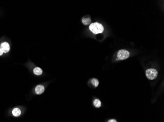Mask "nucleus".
<instances>
[{
    "label": "nucleus",
    "mask_w": 164,
    "mask_h": 122,
    "mask_svg": "<svg viewBox=\"0 0 164 122\" xmlns=\"http://www.w3.org/2000/svg\"><path fill=\"white\" fill-rule=\"evenodd\" d=\"M91 82L93 84V85L96 87L99 85V81L96 79H92L91 80Z\"/></svg>",
    "instance_id": "obj_10"
},
{
    "label": "nucleus",
    "mask_w": 164,
    "mask_h": 122,
    "mask_svg": "<svg viewBox=\"0 0 164 122\" xmlns=\"http://www.w3.org/2000/svg\"><path fill=\"white\" fill-rule=\"evenodd\" d=\"M35 91L37 94H41L44 91V87L42 85H38L36 87Z\"/></svg>",
    "instance_id": "obj_5"
},
{
    "label": "nucleus",
    "mask_w": 164,
    "mask_h": 122,
    "mask_svg": "<svg viewBox=\"0 0 164 122\" xmlns=\"http://www.w3.org/2000/svg\"><path fill=\"white\" fill-rule=\"evenodd\" d=\"M130 56V53L125 49H121L118 52V57L120 60H123L127 59Z\"/></svg>",
    "instance_id": "obj_3"
},
{
    "label": "nucleus",
    "mask_w": 164,
    "mask_h": 122,
    "mask_svg": "<svg viewBox=\"0 0 164 122\" xmlns=\"http://www.w3.org/2000/svg\"><path fill=\"white\" fill-rule=\"evenodd\" d=\"M108 122H117L114 119H112V120H110Z\"/></svg>",
    "instance_id": "obj_11"
},
{
    "label": "nucleus",
    "mask_w": 164,
    "mask_h": 122,
    "mask_svg": "<svg viewBox=\"0 0 164 122\" xmlns=\"http://www.w3.org/2000/svg\"><path fill=\"white\" fill-rule=\"evenodd\" d=\"M12 114L15 117H18L21 114V110L18 108H15L12 110Z\"/></svg>",
    "instance_id": "obj_6"
},
{
    "label": "nucleus",
    "mask_w": 164,
    "mask_h": 122,
    "mask_svg": "<svg viewBox=\"0 0 164 122\" xmlns=\"http://www.w3.org/2000/svg\"><path fill=\"white\" fill-rule=\"evenodd\" d=\"M2 54H3V52H2V50H1V49L0 48V56L2 55Z\"/></svg>",
    "instance_id": "obj_12"
},
{
    "label": "nucleus",
    "mask_w": 164,
    "mask_h": 122,
    "mask_svg": "<svg viewBox=\"0 0 164 122\" xmlns=\"http://www.w3.org/2000/svg\"><path fill=\"white\" fill-rule=\"evenodd\" d=\"M0 48L2 50L3 53H7L10 50V46L8 42H3L0 45Z\"/></svg>",
    "instance_id": "obj_4"
},
{
    "label": "nucleus",
    "mask_w": 164,
    "mask_h": 122,
    "mask_svg": "<svg viewBox=\"0 0 164 122\" xmlns=\"http://www.w3.org/2000/svg\"><path fill=\"white\" fill-rule=\"evenodd\" d=\"M42 70L39 67H37L34 69V73L36 75H41L42 74Z\"/></svg>",
    "instance_id": "obj_7"
},
{
    "label": "nucleus",
    "mask_w": 164,
    "mask_h": 122,
    "mask_svg": "<svg viewBox=\"0 0 164 122\" xmlns=\"http://www.w3.org/2000/svg\"><path fill=\"white\" fill-rule=\"evenodd\" d=\"M89 28V30L95 34L101 33L104 31L103 26L101 23L97 22L90 24Z\"/></svg>",
    "instance_id": "obj_1"
},
{
    "label": "nucleus",
    "mask_w": 164,
    "mask_h": 122,
    "mask_svg": "<svg viewBox=\"0 0 164 122\" xmlns=\"http://www.w3.org/2000/svg\"><path fill=\"white\" fill-rule=\"evenodd\" d=\"M146 76L149 80H154L157 77L158 72L155 69L149 68L146 70Z\"/></svg>",
    "instance_id": "obj_2"
},
{
    "label": "nucleus",
    "mask_w": 164,
    "mask_h": 122,
    "mask_svg": "<svg viewBox=\"0 0 164 122\" xmlns=\"http://www.w3.org/2000/svg\"><path fill=\"white\" fill-rule=\"evenodd\" d=\"M91 22V19L90 18H83L82 19V22L84 25H88Z\"/></svg>",
    "instance_id": "obj_8"
},
{
    "label": "nucleus",
    "mask_w": 164,
    "mask_h": 122,
    "mask_svg": "<svg viewBox=\"0 0 164 122\" xmlns=\"http://www.w3.org/2000/svg\"><path fill=\"white\" fill-rule=\"evenodd\" d=\"M94 105L96 107L99 108L101 106V103L99 99H95L94 101Z\"/></svg>",
    "instance_id": "obj_9"
}]
</instances>
